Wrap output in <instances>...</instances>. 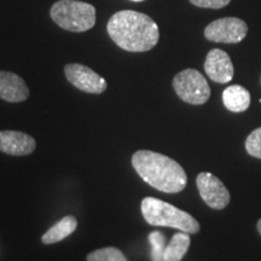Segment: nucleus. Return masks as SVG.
I'll list each match as a JSON object with an SVG mask.
<instances>
[{
  "instance_id": "1",
  "label": "nucleus",
  "mask_w": 261,
  "mask_h": 261,
  "mask_svg": "<svg viewBox=\"0 0 261 261\" xmlns=\"http://www.w3.org/2000/svg\"><path fill=\"white\" fill-rule=\"evenodd\" d=\"M107 31L117 46L128 52L150 51L160 39L159 25L154 19L133 10H122L113 15Z\"/></svg>"
},
{
  "instance_id": "2",
  "label": "nucleus",
  "mask_w": 261,
  "mask_h": 261,
  "mask_svg": "<svg viewBox=\"0 0 261 261\" xmlns=\"http://www.w3.org/2000/svg\"><path fill=\"white\" fill-rule=\"evenodd\" d=\"M132 166L146 184L166 194L180 192L188 184L184 168L173 159L159 152L139 150L132 156Z\"/></svg>"
},
{
  "instance_id": "3",
  "label": "nucleus",
  "mask_w": 261,
  "mask_h": 261,
  "mask_svg": "<svg viewBox=\"0 0 261 261\" xmlns=\"http://www.w3.org/2000/svg\"><path fill=\"white\" fill-rule=\"evenodd\" d=\"M142 214L151 226L178 228L187 233H197L200 224L187 212L155 197H145L140 204Z\"/></svg>"
},
{
  "instance_id": "4",
  "label": "nucleus",
  "mask_w": 261,
  "mask_h": 261,
  "mask_svg": "<svg viewBox=\"0 0 261 261\" xmlns=\"http://www.w3.org/2000/svg\"><path fill=\"white\" fill-rule=\"evenodd\" d=\"M51 18L65 31L81 33L96 24V9L89 3L77 0H60L50 10Z\"/></svg>"
},
{
  "instance_id": "5",
  "label": "nucleus",
  "mask_w": 261,
  "mask_h": 261,
  "mask_svg": "<svg viewBox=\"0 0 261 261\" xmlns=\"http://www.w3.org/2000/svg\"><path fill=\"white\" fill-rule=\"evenodd\" d=\"M173 89L182 102L202 106L210 99L211 87L205 77L196 69H185L173 79Z\"/></svg>"
},
{
  "instance_id": "6",
  "label": "nucleus",
  "mask_w": 261,
  "mask_h": 261,
  "mask_svg": "<svg viewBox=\"0 0 261 261\" xmlns=\"http://www.w3.org/2000/svg\"><path fill=\"white\" fill-rule=\"evenodd\" d=\"M248 25L243 19L224 17L212 22L204 29L207 40L221 44H237L247 37Z\"/></svg>"
},
{
  "instance_id": "7",
  "label": "nucleus",
  "mask_w": 261,
  "mask_h": 261,
  "mask_svg": "<svg viewBox=\"0 0 261 261\" xmlns=\"http://www.w3.org/2000/svg\"><path fill=\"white\" fill-rule=\"evenodd\" d=\"M196 185L202 200L213 210L221 211L230 203V192L224 182L212 173H200L196 178Z\"/></svg>"
},
{
  "instance_id": "8",
  "label": "nucleus",
  "mask_w": 261,
  "mask_h": 261,
  "mask_svg": "<svg viewBox=\"0 0 261 261\" xmlns=\"http://www.w3.org/2000/svg\"><path fill=\"white\" fill-rule=\"evenodd\" d=\"M67 80L74 87L86 93L100 94L107 90V81L84 64L70 63L64 67Z\"/></svg>"
},
{
  "instance_id": "9",
  "label": "nucleus",
  "mask_w": 261,
  "mask_h": 261,
  "mask_svg": "<svg viewBox=\"0 0 261 261\" xmlns=\"http://www.w3.org/2000/svg\"><path fill=\"white\" fill-rule=\"evenodd\" d=\"M204 70L211 80L219 84H227L233 79V64L226 52L213 48L208 52L204 62Z\"/></svg>"
},
{
  "instance_id": "10",
  "label": "nucleus",
  "mask_w": 261,
  "mask_h": 261,
  "mask_svg": "<svg viewBox=\"0 0 261 261\" xmlns=\"http://www.w3.org/2000/svg\"><path fill=\"white\" fill-rule=\"evenodd\" d=\"M37 142L32 136L18 130H0V151L12 156L32 154Z\"/></svg>"
},
{
  "instance_id": "11",
  "label": "nucleus",
  "mask_w": 261,
  "mask_h": 261,
  "mask_svg": "<svg viewBox=\"0 0 261 261\" xmlns=\"http://www.w3.org/2000/svg\"><path fill=\"white\" fill-rule=\"evenodd\" d=\"M29 97L28 86L17 74L0 70V98L10 103L23 102Z\"/></svg>"
},
{
  "instance_id": "12",
  "label": "nucleus",
  "mask_w": 261,
  "mask_h": 261,
  "mask_svg": "<svg viewBox=\"0 0 261 261\" xmlns=\"http://www.w3.org/2000/svg\"><path fill=\"white\" fill-rule=\"evenodd\" d=\"M250 93L241 85H231L223 92V103L232 113H243L250 106Z\"/></svg>"
},
{
  "instance_id": "13",
  "label": "nucleus",
  "mask_w": 261,
  "mask_h": 261,
  "mask_svg": "<svg viewBox=\"0 0 261 261\" xmlns=\"http://www.w3.org/2000/svg\"><path fill=\"white\" fill-rule=\"evenodd\" d=\"M77 220L73 215H67L63 219H61L57 224H55L50 230L42 234L41 241L44 244H54L61 242L62 240L70 236L76 230Z\"/></svg>"
},
{
  "instance_id": "14",
  "label": "nucleus",
  "mask_w": 261,
  "mask_h": 261,
  "mask_svg": "<svg viewBox=\"0 0 261 261\" xmlns=\"http://www.w3.org/2000/svg\"><path fill=\"white\" fill-rule=\"evenodd\" d=\"M191 238L187 232H178L172 237L171 242L165 248L163 261H180L190 247Z\"/></svg>"
},
{
  "instance_id": "15",
  "label": "nucleus",
  "mask_w": 261,
  "mask_h": 261,
  "mask_svg": "<svg viewBox=\"0 0 261 261\" xmlns=\"http://www.w3.org/2000/svg\"><path fill=\"white\" fill-rule=\"evenodd\" d=\"M87 261H128L120 249L107 247L97 249L87 255Z\"/></svg>"
},
{
  "instance_id": "16",
  "label": "nucleus",
  "mask_w": 261,
  "mask_h": 261,
  "mask_svg": "<svg viewBox=\"0 0 261 261\" xmlns=\"http://www.w3.org/2000/svg\"><path fill=\"white\" fill-rule=\"evenodd\" d=\"M149 241L151 243V257L152 261H163V253H165L166 238L160 231H154L149 234Z\"/></svg>"
},
{
  "instance_id": "17",
  "label": "nucleus",
  "mask_w": 261,
  "mask_h": 261,
  "mask_svg": "<svg viewBox=\"0 0 261 261\" xmlns=\"http://www.w3.org/2000/svg\"><path fill=\"white\" fill-rule=\"evenodd\" d=\"M246 150L250 156L261 159V127L254 129L246 139Z\"/></svg>"
},
{
  "instance_id": "18",
  "label": "nucleus",
  "mask_w": 261,
  "mask_h": 261,
  "mask_svg": "<svg viewBox=\"0 0 261 261\" xmlns=\"http://www.w3.org/2000/svg\"><path fill=\"white\" fill-rule=\"evenodd\" d=\"M231 0H190L191 4L202 9H221L230 4Z\"/></svg>"
},
{
  "instance_id": "19",
  "label": "nucleus",
  "mask_w": 261,
  "mask_h": 261,
  "mask_svg": "<svg viewBox=\"0 0 261 261\" xmlns=\"http://www.w3.org/2000/svg\"><path fill=\"white\" fill-rule=\"evenodd\" d=\"M256 228H257V231H259V233L261 234V219L257 221V224H256Z\"/></svg>"
},
{
  "instance_id": "20",
  "label": "nucleus",
  "mask_w": 261,
  "mask_h": 261,
  "mask_svg": "<svg viewBox=\"0 0 261 261\" xmlns=\"http://www.w3.org/2000/svg\"><path fill=\"white\" fill-rule=\"evenodd\" d=\"M132 2H144V0H132Z\"/></svg>"
},
{
  "instance_id": "21",
  "label": "nucleus",
  "mask_w": 261,
  "mask_h": 261,
  "mask_svg": "<svg viewBox=\"0 0 261 261\" xmlns=\"http://www.w3.org/2000/svg\"><path fill=\"white\" fill-rule=\"evenodd\" d=\"M260 81H261V80H260Z\"/></svg>"
}]
</instances>
